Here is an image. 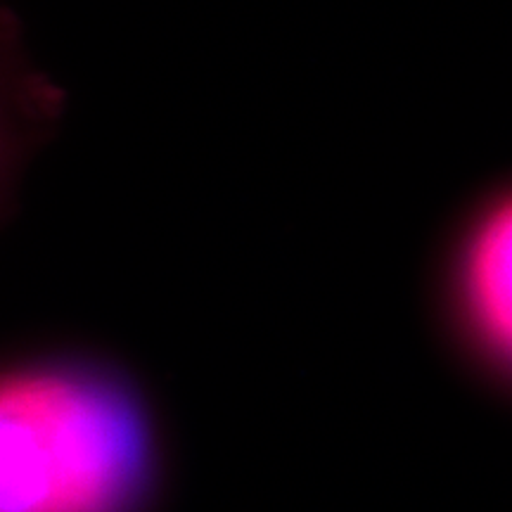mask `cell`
<instances>
[{"instance_id":"6da1fadb","label":"cell","mask_w":512,"mask_h":512,"mask_svg":"<svg viewBox=\"0 0 512 512\" xmlns=\"http://www.w3.org/2000/svg\"><path fill=\"white\" fill-rule=\"evenodd\" d=\"M159 460L150 403L110 363H0V512H150Z\"/></svg>"},{"instance_id":"7a4b0ae2","label":"cell","mask_w":512,"mask_h":512,"mask_svg":"<svg viewBox=\"0 0 512 512\" xmlns=\"http://www.w3.org/2000/svg\"><path fill=\"white\" fill-rule=\"evenodd\" d=\"M446 292L467 342L512 377V185L491 192L458 226Z\"/></svg>"},{"instance_id":"3957f363","label":"cell","mask_w":512,"mask_h":512,"mask_svg":"<svg viewBox=\"0 0 512 512\" xmlns=\"http://www.w3.org/2000/svg\"><path fill=\"white\" fill-rule=\"evenodd\" d=\"M67 93L36 62L15 12L0 3V228L17 207L31 166L53 143Z\"/></svg>"}]
</instances>
